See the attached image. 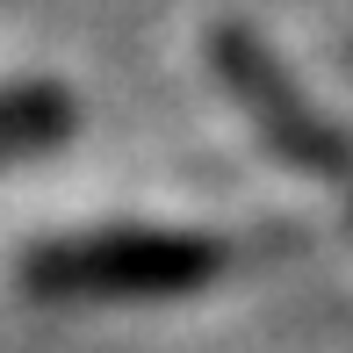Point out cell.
Masks as SVG:
<instances>
[{
	"instance_id": "1",
	"label": "cell",
	"mask_w": 353,
	"mask_h": 353,
	"mask_svg": "<svg viewBox=\"0 0 353 353\" xmlns=\"http://www.w3.org/2000/svg\"><path fill=\"white\" fill-rule=\"evenodd\" d=\"M223 274V245L188 231H79L22 252V288L43 303H130L188 296Z\"/></svg>"
},
{
	"instance_id": "2",
	"label": "cell",
	"mask_w": 353,
	"mask_h": 353,
	"mask_svg": "<svg viewBox=\"0 0 353 353\" xmlns=\"http://www.w3.org/2000/svg\"><path fill=\"white\" fill-rule=\"evenodd\" d=\"M72 130H79L72 87H58V79H14V87H0V166L58 152Z\"/></svg>"
},
{
	"instance_id": "3",
	"label": "cell",
	"mask_w": 353,
	"mask_h": 353,
	"mask_svg": "<svg viewBox=\"0 0 353 353\" xmlns=\"http://www.w3.org/2000/svg\"><path fill=\"white\" fill-rule=\"evenodd\" d=\"M346 72H353V43H346Z\"/></svg>"
}]
</instances>
